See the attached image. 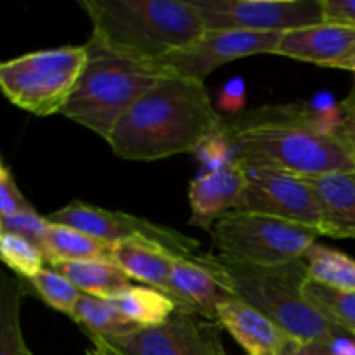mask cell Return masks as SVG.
Returning <instances> with one entry per match:
<instances>
[{
    "label": "cell",
    "instance_id": "1",
    "mask_svg": "<svg viewBox=\"0 0 355 355\" xmlns=\"http://www.w3.org/2000/svg\"><path fill=\"white\" fill-rule=\"evenodd\" d=\"M338 114L324 118L293 106L262 107L222 120L220 137L232 162L298 177L355 170V155L333 134Z\"/></svg>",
    "mask_w": 355,
    "mask_h": 355
},
{
    "label": "cell",
    "instance_id": "2",
    "mask_svg": "<svg viewBox=\"0 0 355 355\" xmlns=\"http://www.w3.org/2000/svg\"><path fill=\"white\" fill-rule=\"evenodd\" d=\"M222 120L203 82L170 75L128 110L107 144L123 159L155 162L198 151Z\"/></svg>",
    "mask_w": 355,
    "mask_h": 355
},
{
    "label": "cell",
    "instance_id": "3",
    "mask_svg": "<svg viewBox=\"0 0 355 355\" xmlns=\"http://www.w3.org/2000/svg\"><path fill=\"white\" fill-rule=\"evenodd\" d=\"M92 38L114 52L163 62L207 31L191 0H80Z\"/></svg>",
    "mask_w": 355,
    "mask_h": 355
},
{
    "label": "cell",
    "instance_id": "4",
    "mask_svg": "<svg viewBox=\"0 0 355 355\" xmlns=\"http://www.w3.org/2000/svg\"><path fill=\"white\" fill-rule=\"evenodd\" d=\"M222 281L236 298L252 305L300 342L336 343L345 331L329 322L305 297L309 277L304 259L259 267L211 255Z\"/></svg>",
    "mask_w": 355,
    "mask_h": 355
},
{
    "label": "cell",
    "instance_id": "5",
    "mask_svg": "<svg viewBox=\"0 0 355 355\" xmlns=\"http://www.w3.org/2000/svg\"><path fill=\"white\" fill-rule=\"evenodd\" d=\"M85 45L87 62L61 114L107 141L128 110L173 73L163 62L128 58L92 37Z\"/></svg>",
    "mask_w": 355,
    "mask_h": 355
},
{
    "label": "cell",
    "instance_id": "6",
    "mask_svg": "<svg viewBox=\"0 0 355 355\" xmlns=\"http://www.w3.org/2000/svg\"><path fill=\"white\" fill-rule=\"evenodd\" d=\"M85 62L87 45L30 52L0 64V87L21 110L51 116L62 113Z\"/></svg>",
    "mask_w": 355,
    "mask_h": 355
},
{
    "label": "cell",
    "instance_id": "7",
    "mask_svg": "<svg viewBox=\"0 0 355 355\" xmlns=\"http://www.w3.org/2000/svg\"><path fill=\"white\" fill-rule=\"evenodd\" d=\"M211 236L218 255L234 262L269 267L304 259L305 252L322 234L318 229L283 218L234 210L215 222Z\"/></svg>",
    "mask_w": 355,
    "mask_h": 355
},
{
    "label": "cell",
    "instance_id": "8",
    "mask_svg": "<svg viewBox=\"0 0 355 355\" xmlns=\"http://www.w3.org/2000/svg\"><path fill=\"white\" fill-rule=\"evenodd\" d=\"M211 31L286 33L324 23L322 0H191Z\"/></svg>",
    "mask_w": 355,
    "mask_h": 355
},
{
    "label": "cell",
    "instance_id": "9",
    "mask_svg": "<svg viewBox=\"0 0 355 355\" xmlns=\"http://www.w3.org/2000/svg\"><path fill=\"white\" fill-rule=\"evenodd\" d=\"M49 220L55 224L75 227L87 232L97 239L116 245L128 239H142L153 245L163 246L177 257H194L200 243L175 229L155 224L148 218L135 217L123 211H110L104 208L94 207L85 201H71L61 210L49 215Z\"/></svg>",
    "mask_w": 355,
    "mask_h": 355
},
{
    "label": "cell",
    "instance_id": "10",
    "mask_svg": "<svg viewBox=\"0 0 355 355\" xmlns=\"http://www.w3.org/2000/svg\"><path fill=\"white\" fill-rule=\"evenodd\" d=\"M217 321L177 311L162 326L104 340L123 355H227Z\"/></svg>",
    "mask_w": 355,
    "mask_h": 355
},
{
    "label": "cell",
    "instance_id": "11",
    "mask_svg": "<svg viewBox=\"0 0 355 355\" xmlns=\"http://www.w3.org/2000/svg\"><path fill=\"white\" fill-rule=\"evenodd\" d=\"M246 172L248 187L243 210L283 218L321 232V207L307 177L267 168H246Z\"/></svg>",
    "mask_w": 355,
    "mask_h": 355
},
{
    "label": "cell",
    "instance_id": "12",
    "mask_svg": "<svg viewBox=\"0 0 355 355\" xmlns=\"http://www.w3.org/2000/svg\"><path fill=\"white\" fill-rule=\"evenodd\" d=\"M283 33L207 30L193 45L175 52L163 64L175 76L203 82L218 66L255 54H276Z\"/></svg>",
    "mask_w": 355,
    "mask_h": 355
},
{
    "label": "cell",
    "instance_id": "13",
    "mask_svg": "<svg viewBox=\"0 0 355 355\" xmlns=\"http://www.w3.org/2000/svg\"><path fill=\"white\" fill-rule=\"evenodd\" d=\"M170 288L177 311L198 314L210 321H217L218 307L229 298H234L222 281L211 253L175 259Z\"/></svg>",
    "mask_w": 355,
    "mask_h": 355
},
{
    "label": "cell",
    "instance_id": "14",
    "mask_svg": "<svg viewBox=\"0 0 355 355\" xmlns=\"http://www.w3.org/2000/svg\"><path fill=\"white\" fill-rule=\"evenodd\" d=\"M248 172L238 162H229L198 177L189 186L191 225L214 227L222 215L243 210Z\"/></svg>",
    "mask_w": 355,
    "mask_h": 355
},
{
    "label": "cell",
    "instance_id": "15",
    "mask_svg": "<svg viewBox=\"0 0 355 355\" xmlns=\"http://www.w3.org/2000/svg\"><path fill=\"white\" fill-rule=\"evenodd\" d=\"M217 322L248 355H291L298 343H304L236 297L218 307Z\"/></svg>",
    "mask_w": 355,
    "mask_h": 355
},
{
    "label": "cell",
    "instance_id": "16",
    "mask_svg": "<svg viewBox=\"0 0 355 355\" xmlns=\"http://www.w3.org/2000/svg\"><path fill=\"white\" fill-rule=\"evenodd\" d=\"M277 55L342 69L355 54V28L336 23H319L286 31L277 45Z\"/></svg>",
    "mask_w": 355,
    "mask_h": 355
},
{
    "label": "cell",
    "instance_id": "17",
    "mask_svg": "<svg viewBox=\"0 0 355 355\" xmlns=\"http://www.w3.org/2000/svg\"><path fill=\"white\" fill-rule=\"evenodd\" d=\"M307 179L321 207L322 236L355 239V170Z\"/></svg>",
    "mask_w": 355,
    "mask_h": 355
},
{
    "label": "cell",
    "instance_id": "18",
    "mask_svg": "<svg viewBox=\"0 0 355 355\" xmlns=\"http://www.w3.org/2000/svg\"><path fill=\"white\" fill-rule=\"evenodd\" d=\"M175 259L179 257L170 253L163 246L142 239H128L113 245V262L130 279L148 284L149 288H155L170 298H172L170 276Z\"/></svg>",
    "mask_w": 355,
    "mask_h": 355
},
{
    "label": "cell",
    "instance_id": "19",
    "mask_svg": "<svg viewBox=\"0 0 355 355\" xmlns=\"http://www.w3.org/2000/svg\"><path fill=\"white\" fill-rule=\"evenodd\" d=\"M49 267L62 274L78 291L103 300H114L118 295L132 286L130 277L113 260H83L54 263Z\"/></svg>",
    "mask_w": 355,
    "mask_h": 355
},
{
    "label": "cell",
    "instance_id": "20",
    "mask_svg": "<svg viewBox=\"0 0 355 355\" xmlns=\"http://www.w3.org/2000/svg\"><path fill=\"white\" fill-rule=\"evenodd\" d=\"M42 253L49 266L83 260H113V245L75 227L51 222Z\"/></svg>",
    "mask_w": 355,
    "mask_h": 355
},
{
    "label": "cell",
    "instance_id": "21",
    "mask_svg": "<svg viewBox=\"0 0 355 355\" xmlns=\"http://www.w3.org/2000/svg\"><path fill=\"white\" fill-rule=\"evenodd\" d=\"M71 319L83 328L90 340H113L137 331V324L128 321L113 302L82 293L73 309Z\"/></svg>",
    "mask_w": 355,
    "mask_h": 355
},
{
    "label": "cell",
    "instance_id": "22",
    "mask_svg": "<svg viewBox=\"0 0 355 355\" xmlns=\"http://www.w3.org/2000/svg\"><path fill=\"white\" fill-rule=\"evenodd\" d=\"M110 302H113L114 307L139 328L162 326L177 312L172 298L149 286L132 284L123 293Z\"/></svg>",
    "mask_w": 355,
    "mask_h": 355
},
{
    "label": "cell",
    "instance_id": "23",
    "mask_svg": "<svg viewBox=\"0 0 355 355\" xmlns=\"http://www.w3.org/2000/svg\"><path fill=\"white\" fill-rule=\"evenodd\" d=\"M309 277L315 283L342 291H355V260L338 250L314 245L305 252Z\"/></svg>",
    "mask_w": 355,
    "mask_h": 355
},
{
    "label": "cell",
    "instance_id": "24",
    "mask_svg": "<svg viewBox=\"0 0 355 355\" xmlns=\"http://www.w3.org/2000/svg\"><path fill=\"white\" fill-rule=\"evenodd\" d=\"M305 297L336 328L355 335V291L335 290L309 279Z\"/></svg>",
    "mask_w": 355,
    "mask_h": 355
},
{
    "label": "cell",
    "instance_id": "25",
    "mask_svg": "<svg viewBox=\"0 0 355 355\" xmlns=\"http://www.w3.org/2000/svg\"><path fill=\"white\" fill-rule=\"evenodd\" d=\"M21 295L23 288L19 281L3 277L0 295V355H24L28 352L19 321Z\"/></svg>",
    "mask_w": 355,
    "mask_h": 355
},
{
    "label": "cell",
    "instance_id": "26",
    "mask_svg": "<svg viewBox=\"0 0 355 355\" xmlns=\"http://www.w3.org/2000/svg\"><path fill=\"white\" fill-rule=\"evenodd\" d=\"M0 255L14 274L30 281L45 269V257L33 243L12 232L0 231Z\"/></svg>",
    "mask_w": 355,
    "mask_h": 355
},
{
    "label": "cell",
    "instance_id": "27",
    "mask_svg": "<svg viewBox=\"0 0 355 355\" xmlns=\"http://www.w3.org/2000/svg\"><path fill=\"white\" fill-rule=\"evenodd\" d=\"M31 286L37 291L38 297L55 311L68 314L71 318L76 302L82 297V291L76 290L62 274L52 267H45L35 277L30 279Z\"/></svg>",
    "mask_w": 355,
    "mask_h": 355
},
{
    "label": "cell",
    "instance_id": "28",
    "mask_svg": "<svg viewBox=\"0 0 355 355\" xmlns=\"http://www.w3.org/2000/svg\"><path fill=\"white\" fill-rule=\"evenodd\" d=\"M49 225H51V220L38 215L35 210L26 211V214L12 215V217H0V231L12 232V234L28 239L40 252L44 248Z\"/></svg>",
    "mask_w": 355,
    "mask_h": 355
},
{
    "label": "cell",
    "instance_id": "29",
    "mask_svg": "<svg viewBox=\"0 0 355 355\" xmlns=\"http://www.w3.org/2000/svg\"><path fill=\"white\" fill-rule=\"evenodd\" d=\"M35 210L14 180L12 172L6 163L0 166V217H12V215L26 214Z\"/></svg>",
    "mask_w": 355,
    "mask_h": 355
},
{
    "label": "cell",
    "instance_id": "30",
    "mask_svg": "<svg viewBox=\"0 0 355 355\" xmlns=\"http://www.w3.org/2000/svg\"><path fill=\"white\" fill-rule=\"evenodd\" d=\"M333 134L355 155V82L349 96L338 104V123Z\"/></svg>",
    "mask_w": 355,
    "mask_h": 355
},
{
    "label": "cell",
    "instance_id": "31",
    "mask_svg": "<svg viewBox=\"0 0 355 355\" xmlns=\"http://www.w3.org/2000/svg\"><path fill=\"white\" fill-rule=\"evenodd\" d=\"M326 23L355 28V0H322Z\"/></svg>",
    "mask_w": 355,
    "mask_h": 355
},
{
    "label": "cell",
    "instance_id": "32",
    "mask_svg": "<svg viewBox=\"0 0 355 355\" xmlns=\"http://www.w3.org/2000/svg\"><path fill=\"white\" fill-rule=\"evenodd\" d=\"M291 355H338L335 350V343H322V342H307L298 343L295 352Z\"/></svg>",
    "mask_w": 355,
    "mask_h": 355
},
{
    "label": "cell",
    "instance_id": "33",
    "mask_svg": "<svg viewBox=\"0 0 355 355\" xmlns=\"http://www.w3.org/2000/svg\"><path fill=\"white\" fill-rule=\"evenodd\" d=\"M243 90H245V87H243V82L239 78L229 82L227 89H225V92H224V97L220 99L222 106H225V104H227V101L238 99L239 103H241V101H243Z\"/></svg>",
    "mask_w": 355,
    "mask_h": 355
},
{
    "label": "cell",
    "instance_id": "34",
    "mask_svg": "<svg viewBox=\"0 0 355 355\" xmlns=\"http://www.w3.org/2000/svg\"><path fill=\"white\" fill-rule=\"evenodd\" d=\"M94 347L87 350V355H123L118 352L114 347H111L110 343H106L104 340H92Z\"/></svg>",
    "mask_w": 355,
    "mask_h": 355
},
{
    "label": "cell",
    "instance_id": "35",
    "mask_svg": "<svg viewBox=\"0 0 355 355\" xmlns=\"http://www.w3.org/2000/svg\"><path fill=\"white\" fill-rule=\"evenodd\" d=\"M342 69H349V71H352V73H355V54L352 55V58L349 59V61L345 62V64L342 66Z\"/></svg>",
    "mask_w": 355,
    "mask_h": 355
},
{
    "label": "cell",
    "instance_id": "36",
    "mask_svg": "<svg viewBox=\"0 0 355 355\" xmlns=\"http://www.w3.org/2000/svg\"><path fill=\"white\" fill-rule=\"evenodd\" d=\"M24 355H33V354H31V352H30V350H28V352H26V354H24Z\"/></svg>",
    "mask_w": 355,
    "mask_h": 355
}]
</instances>
